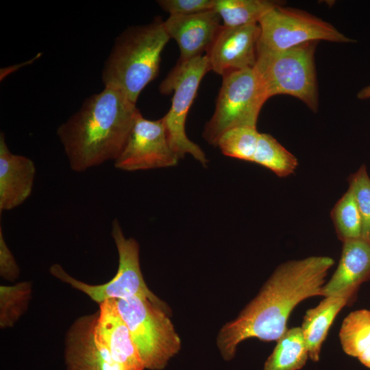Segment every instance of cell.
Masks as SVG:
<instances>
[{"mask_svg": "<svg viewBox=\"0 0 370 370\" xmlns=\"http://www.w3.org/2000/svg\"><path fill=\"white\" fill-rule=\"evenodd\" d=\"M334 263L329 256H312L277 267L256 296L219 331L217 344L222 357L232 360L237 346L249 338L277 341L288 329V318L296 306L308 297L321 295Z\"/></svg>", "mask_w": 370, "mask_h": 370, "instance_id": "cell-1", "label": "cell"}, {"mask_svg": "<svg viewBox=\"0 0 370 370\" xmlns=\"http://www.w3.org/2000/svg\"><path fill=\"white\" fill-rule=\"evenodd\" d=\"M139 112L136 103L113 88L88 97L57 129L71 169L84 172L114 161Z\"/></svg>", "mask_w": 370, "mask_h": 370, "instance_id": "cell-2", "label": "cell"}, {"mask_svg": "<svg viewBox=\"0 0 370 370\" xmlns=\"http://www.w3.org/2000/svg\"><path fill=\"white\" fill-rule=\"evenodd\" d=\"M169 39L164 21L158 18L125 29L104 63V86L121 91L136 103L142 90L158 76L161 53Z\"/></svg>", "mask_w": 370, "mask_h": 370, "instance_id": "cell-3", "label": "cell"}, {"mask_svg": "<svg viewBox=\"0 0 370 370\" xmlns=\"http://www.w3.org/2000/svg\"><path fill=\"white\" fill-rule=\"evenodd\" d=\"M317 42H306L278 51L257 48L254 69L268 99L288 95L301 100L314 112H317L319 93L314 64Z\"/></svg>", "mask_w": 370, "mask_h": 370, "instance_id": "cell-4", "label": "cell"}, {"mask_svg": "<svg viewBox=\"0 0 370 370\" xmlns=\"http://www.w3.org/2000/svg\"><path fill=\"white\" fill-rule=\"evenodd\" d=\"M145 369L162 370L181 348L169 312L145 297L115 299Z\"/></svg>", "mask_w": 370, "mask_h": 370, "instance_id": "cell-5", "label": "cell"}, {"mask_svg": "<svg viewBox=\"0 0 370 370\" xmlns=\"http://www.w3.org/2000/svg\"><path fill=\"white\" fill-rule=\"evenodd\" d=\"M268 99L254 69L247 68L223 77L214 112L206 123L202 136L217 146L220 136L238 126L256 127L259 113Z\"/></svg>", "mask_w": 370, "mask_h": 370, "instance_id": "cell-6", "label": "cell"}, {"mask_svg": "<svg viewBox=\"0 0 370 370\" xmlns=\"http://www.w3.org/2000/svg\"><path fill=\"white\" fill-rule=\"evenodd\" d=\"M111 234L115 243L119 267L115 275L107 283L91 285L69 275L58 264H53L50 273L56 278L82 291L99 304L108 299H125L134 296L147 298L169 313L167 305L147 287L140 266L139 245L133 238H126L118 219L112 221Z\"/></svg>", "mask_w": 370, "mask_h": 370, "instance_id": "cell-7", "label": "cell"}, {"mask_svg": "<svg viewBox=\"0 0 370 370\" xmlns=\"http://www.w3.org/2000/svg\"><path fill=\"white\" fill-rule=\"evenodd\" d=\"M208 71L206 56L177 62L160 86L162 94L173 92L171 108L162 117L171 149L179 159L190 154L204 166L208 162L206 154L187 137L185 124L199 84Z\"/></svg>", "mask_w": 370, "mask_h": 370, "instance_id": "cell-8", "label": "cell"}, {"mask_svg": "<svg viewBox=\"0 0 370 370\" xmlns=\"http://www.w3.org/2000/svg\"><path fill=\"white\" fill-rule=\"evenodd\" d=\"M283 5L272 8L258 21L260 34L258 47L278 51L309 42L355 41L313 14Z\"/></svg>", "mask_w": 370, "mask_h": 370, "instance_id": "cell-9", "label": "cell"}, {"mask_svg": "<svg viewBox=\"0 0 370 370\" xmlns=\"http://www.w3.org/2000/svg\"><path fill=\"white\" fill-rule=\"evenodd\" d=\"M179 158L168 140L162 118L151 121L139 112L114 166L135 171L175 166Z\"/></svg>", "mask_w": 370, "mask_h": 370, "instance_id": "cell-10", "label": "cell"}, {"mask_svg": "<svg viewBox=\"0 0 370 370\" xmlns=\"http://www.w3.org/2000/svg\"><path fill=\"white\" fill-rule=\"evenodd\" d=\"M260 29L258 23L238 27L222 25L205 55L208 71L224 75L255 66Z\"/></svg>", "mask_w": 370, "mask_h": 370, "instance_id": "cell-11", "label": "cell"}, {"mask_svg": "<svg viewBox=\"0 0 370 370\" xmlns=\"http://www.w3.org/2000/svg\"><path fill=\"white\" fill-rule=\"evenodd\" d=\"M97 317V311L79 317L69 329L64 349L66 370H121L95 336Z\"/></svg>", "mask_w": 370, "mask_h": 370, "instance_id": "cell-12", "label": "cell"}, {"mask_svg": "<svg viewBox=\"0 0 370 370\" xmlns=\"http://www.w3.org/2000/svg\"><path fill=\"white\" fill-rule=\"evenodd\" d=\"M221 21L214 9L188 15H169L164 26L169 38L178 45V62L203 56L219 33Z\"/></svg>", "mask_w": 370, "mask_h": 370, "instance_id": "cell-13", "label": "cell"}, {"mask_svg": "<svg viewBox=\"0 0 370 370\" xmlns=\"http://www.w3.org/2000/svg\"><path fill=\"white\" fill-rule=\"evenodd\" d=\"M95 332L97 340L121 370L145 369L129 328L119 312L115 299H108L99 304Z\"/></svg>", "mask_w": 370, "mask_h": 370, "instance_id": "cell-14", "label": "cell"}, {"mask_svg": "<svg viewBox=\"0 0 370 370\" xmlns=\"http://www.w3.org/2000/svg\"><path fill=\"white\" fill-rule=\"evenodd\" d=\"M370 280V243L362 238L343 242L338 267L321 288L324 297H343L350 301L359 286Z\"/></svg>", "mask_w": 370, "mask_h": 370, "instance_id": "cell-15", "label": "cell"}, {"mask_svg": "<svg viewBox=\"0 0 370 370\" xmlns=\"http://www.w3.org/2000/svg\"><path fill=\"white\" fill-rule=\"evenodd\" d=\"M36 169L28 157L10 150L3 132L0 134V211L12 210L31 195Z\"/></svg>", "mask_w": 370, "mask_h": 370, "instance_id": "cell-16", "label": "cell"}, {"mask_svg": "<svg viewBox=\"0 0 370 370\" xmlns=\"http://www.w3.org/2000/svg\"><path fill=\"white\" fill-rule=\"evenodd\" d=\"M349 303L345 297H325L317 306L306 312L301 328L313 362L319 361L321 345L337 314Z\"/></svg>", "mask_w": 370, "mask_h": 370, "instance_id": "cell-17", "label": "cell"}, {"mask_svg": "<svg viewBox=\"0 0 370 370\" xmlns=\"http://www.w3.org/2000/svg\"><path fill=\"white\" fill-rule=\"evenodd\" d=\"M339 338L345 353L370 369V310L350 312L343 321Z\"/></svg>", "mask_w": 370, "mask_h": 370, "instance_id": "cell-18", "label": "cell"}, {"mask_svg": "<svg viewBox=\"0 0 370 370\" xmlns=\"http://www.w3.org/2000/svg\"><path fill=\"white\" fill-rule=\"evenodd\" d=\"M309 357L301 327L288 328L277 341L263 370H299Z\"/></svg>", "mask_w": 370, "mask_h": 370, "instance_id": "cell-19", "label": "cell"}, {"mask_svg": "<svg viewBox=\"0 0 370 370\" xmlns=\"http://www.w3.org/2000/svg\"><path fill=\"white\" fill-rule=\"evenodd\" d=\"M284 3L272 0H214L213 9L223 21V25L238 27L258 24L264 14Z\"/></svg>", "mask_w": 370, "mask_h": 370, "instance_id": "cell-20", "label": "cell"}, {"mask_svg": "<svg viewBox=\"0 0 370 370\" xmlns=\"http://www.w3.org/2000/svg\"><path fill=\"white\" fill-rule=\"evenodd\" d=\"M252 162L270 169L279 177H286L296 169V157L269 134L260 133Z\"/></svg>", "mask_w": 370, "mask_h": 370, "instance_id": "cell-21", "label": "cell"}, {"mask_svg": "<svg viewBox=\"0 0 370 370\" xmlns=\"http://www.w3.org/2000/svg\"><path fill=\"white\" fill-rule=\"evenodd\" d=\"M331 217L337 236L343 243L362 238V218L351 189L348 188L334 205Z\"/></svg>", "mask_w": 370, "mask_h": 370, "instance_id": "cell-22", "label": "cell"}, {"mask_svg": "<svg viewBox=\"0 0 370 370\" xmlns=\"http://www.w3.org/2000/svg\"><path fill=\"white\" fill-rule=\"evenodd\" d=\"M259 136L256 127L238 126L225 131L217 146L225 156L252 162Z\"/></svg>", "mask_w": 370, "mask_h": 370, "instance_id": "cell-23", "label": "cell"}, {"mask_svg": "<svg viewBox=\"0 0 370 370\" xmlns=\"http://www.w3.org/2000/svg\"><path fill=\"white\" fill-rule=\"evenodd\" d=\"M31 285L27 282L14 286H1V327L13 325L24 312L30 297Z\"/></svg>", "mask_w": 370, "mask_h": 370, "instance_id": "cell-24", "label": "cell"}, {"mask_svg": "<svg viewBox=\"0 0 370 370\" xmlns=\"http://www.w3.org/2000/svg\"><path fill=\"white\" fill-rule=\"evenodd\" d=\"M349 188L352 191L362 223V238L370 237V177L365 165L349 178Z\"/></svg>", "mask_w": 370, "mask_h": 370, "instance_id": "cell-25", "label": "cell"}, {"mask_svg": "<svg viewBox=\"0 0 370 370\" xmlns=\"http://www.w3.org/2000/svg\"><path fill=\"white\" fill-rule=\"evenodd\" d=\"M157 3L170 15H188L213 10L214 0H159Z\"/></svg>", "mask_w": 370, "mask_h": 370, "instance_id": "cell-26", "label": "cell"}, {"mask_svg": "<svg viewBox=\"0 0 370 370\" xmlns=\"http://www.w3.org/2000/svg\"><path fill=\"white\" fill-rule=\"evenodd\" d=\"M0 273L7 280L13 281L19 275V268L8 248L0 227Z\"/></svg>", "mask_w": 370, "mask_h": 370, "instance_id": "cell-27", "label": "cell"}, {"mask_svg": "<svg viewBox=\"0 0 370 370\" xmlns=\"http://www.w3.org/2000/svg\"><path fill=\"white\" fill-rule=\"evenodd\" d=\"M357 97L360 99H370V85L360 90L357 94Z\"/></svg>", "mask_w": 370, "mask_h": 370, "instance_id": "cell-28", "label": "cell"}, {"mask_svg": "<svg viewBox=\"0 0 370 370\" xmlns=\"http://www.w3.org/2000/svg\"><path fill=\"white\" fill-rule=\"evenodd\" d=\"M368 241H369V242L370 243V237H369V238L368 239Z\"/></svg>", "mask_w": 370, "mask_h": 370, "instance_id": "cell-29", "label": "cell"}]
</instances>
